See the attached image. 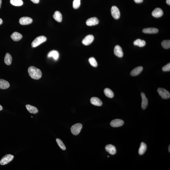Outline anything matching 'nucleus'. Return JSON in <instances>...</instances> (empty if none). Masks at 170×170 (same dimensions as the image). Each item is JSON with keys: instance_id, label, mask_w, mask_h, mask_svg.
<instances>
[{"instance_id": "1", "label": "nucleus", "mask_w": 170, "mask_h": 170, "mask_svg": "<svg viewBox=\"0 0 170 170\" xmlns=\"http://www.w3.org/2000/svg\"><path fill=\"white\" fill-rule=\"evenodd\" d=\"M28 72L31 77L35 80H38L42 76V73L41 70L34 66L29 67L28 68Z\"/></svg>"}, {"instance_id": "2", "label": "nucleus", "mask_w": 170, "mask_h": 170, "mask_svg": "<svg viewBox=\"0 0 170 170\" xmlns=\"http://www.w3.org/2000/svg\"><path fill=\"white\" fill-rule=\"evenodd\" d=\"M47 40V38L44 36H41L37 37L33 41L31 44V46L33 47H36L41 44L45 42Z\"/></svg>"}, {"instance_id": "3", "label": "nucleus", "mask_w": 170, "mask_h": 170, "mask_svg": "<svg viewBox=\"0 0 170 170\" xmlns=\"http://www.w3.org/2000/svg\"><path fill=\"white\" fill-rule=\"evenodd\" d=\"M82 127V125L81 123H76L72 126L71 129V131L73 135H77L80 133Z\"/></svg>"}, {"instance_id": "4", "label": "nucleus", "mask_w": 170, "mask_h": 170, "mask_svg": "<svg viewBox=\"0 0 170 170\" xmlns=\"http://www.w3.org/2000/svg\"><path fill=\"white\" fill-rule=\"evenodd\" d=\"M14 158V156L10 154H8L5 155L0 161V164L2 165L7 164L13 160Z\"/></svg>"}, {"instance_id": "5", "label": "nucleus", "mask_w": 170, "mask_h": 170, "mask_svg": "<svg viewBox=\"0 0 170 170\" xmlns=\"http://www.w3.org/2000/svg\"><path fill=\"white\" fill-rule=\"evenodd\" d=\"M157 92L159 95L163 99L169 98L170 97V94L168 91L165 89L162 88H158L157 89Z\"/></svg>"}, {"instance_id": "6", "label": "nucleus", "mask_w": 170, "mask_h": 170, "mask_svg": "<svg viewBox=\"0 0 170 170\" xmlns=\"http://www.w3.org/2000/svg\"><path fill=\"white\" fill-rule=\"evenodd\" d=\"M111 13L112 17L115 19H118L120 17V12L118 7L116 6H112L111 9Z\"/></svg>"}, {"instance_id": "7", "label": "nucleus", "mask_w": 170, "mask_h": 170, "mask_svg": "<svg viewBox=\"0 0 170 170\" xmlns=\"http://www.w3.org/2000/svg\"><path fill=\"white\" fill-rule=\"evenodd\" d=\"M33 20L31 18L28 17H24L20 18L19 23L22 25H27L31 24Z\"/></svg>"}, {"instance_id": "8", "label": "nucleus", "mask_w": 170, "mask_h": 170, "mask_svg": "<svg viewBox=\"0 0 170 170\" xmlns=\"http://www.w3.org/2000/svg\"><path fill=\"white\" fill-rule=\"evenodd\" d=\"M94 40V37L92 35L87 36L83 40L82 43L85 46H88L93 42Z\"/></svg>"}, {"instance_id": "9", "label": "nucleus", "mask_w": 170, "mask_h": 170, "mask_svg": "<svg viewBox=\"0 0 170 170\" xmlns=\"http://www.w3.org/2000/svg\"><path fill=\"white\" fill-rule=\"evenodd\" d=\"M99 23L98 19L96 17H93L89 18L87 20L86 22V25L88 26H92L97 25Z\"/></svg>"}, {"instance_id": "10", "label": "nucleus", "mask_w": 170, "mask_h": 170, "mask_svg": "<svg viewBox=\"0 0 170 170\" xmlns=\"http://www.w3.org/2000/svg\"><path fill=\"white\" fill-rule=\"evenodd\" d=\"M124 122L122 120L115 119L113 120L111 122L110 125L112 127H118L121 126L124 124Z\"/></svg>"}, {"instance_id": "11", "label": "nucleus", "mask_w": 170, "mask_h": 170, "mask_svg": "<svg viewBox=\"0 0 170 170\" xmlns=\"http://www.w3.org/2000/svg\"><path fill=\"white\" fill-rule=\"evenodd\" d=\"M163 11L161 9L157 8L155 9L152 12V15L155 18H158L162 17L163 15Z\"/></svg>"}, {"instance_id": "12", "label": "nucleus", "mask_w": 170, "mask_h": 170, "mask_svg": "<svg viewBox=\"0 0 170 170\" xmlns=\"http://www.w3.org/2000/svg\"><path fill=\"white\" fill-rule=\"evenodd\" d=\"M114 53L116 56L119 57H122L123 56V52L121 47L118 45H117L114 48Z\"/></svg>"}, {"instance_id": "13", "label": "nucleus", "mask_w": 170, "mask_h": 170, "mask_svg": "<svg viewBox=\"0 0 170 170\" xmlns=\"http://www.w3.org/2000/svg\"><path fill=\"white\" fill-rule=\"evenodd\" d=\"M105 149L107 152L113 155L115 154L116 152L115 147L114 145L111 144H108L105 146Z\"/></svg>"}, {"instance_id": "14", "label": "nucleus", "mask_w": 170, "mask_h": 170, "mask_svg": "<svg viewBox=\"0 0 170 170\" xmlns=\"http://www.w3.org/2000/svg\"><path fill=\"white\" fill-rule=\"evenodd\" d=\"M141 95L142 98L141 107L142 109H145L148 106V99L144 93H141Z\"/></svg>"}, {"instance_id": "15", "label": "nucleus", "mask_w": 170, "mask_h": 170, "mask_svg": "<svg viewBox=\"0 0 170 170\" xmlns=\"http://www.w3.org/2000/svg\"><path fill=\"white\" fill-rule=\"evenodd\" d=\"M90 101L92 104L95 106H101L102 105V101L98 98L96 97L91 98Z\"/></svg>"}, {"instance_id": "16", "label": "nucleus", "mask_w": 170, "mask_h": 170, "mask_svg": "<svg viewBox=\"0 0 170 170\" xmlns=\"http://www.w3.org/2000/svg\"><path fill=\"white\" fill-rule=\"evenodd\" d=\"M143 69V68L142 67H137L131 71L130 73V75L132 76H136L141 73Z\"/></svg>"}, {"instance_id": "17", "label": "nucleus", "mask_w": 170, "mask_h": 170, "mask_svg": "<svg viewBox=\"0 0 170 170\" xmlns=\"http://www.w3.org/2000/svg\"><path fill=\"white\" fill-rule=\"evenodd\" d=\"M47 57L49 58L53 57L55 60L57 61L59 58V54L58 51L55 50H53L49 53Z\"/></svg>"}, {"instance_id": "18", "label": "nucleus", "mask_w": 170, "mask_h": 170, "mask_svg": "<svg viewBox=\"0 0 170 170\" xmlns=\"http://www.w3.org/2000/svg\"><path fill=\"white\" fill-rule=\"evenodd\" d=\"M26 107L28 111L31 113L35 114L38 112V110L36 107H34L32 105L28 104L26 106Z\"/></svg>"}, {"instance_id": "19", "label": "nucleus", "mask_w": 170, "mask_h": 170, "mask_svg": "<svg viewBox=\"0 0 170 170\" xmlns=\"http://www.w3.org/2000/svg\"><path fill=\"white\" fill-rule=\"evenodd\" d=\"M11 37L14 41H18L22 38L23 36L19 33L15 32L11 35Z\"/></svg>"}, {"instance_id": "20", "label": "nucleus", "mask_w": 170, "mask_h": 170, "mask_svg": "<svg viewBox=\"0 0 170 170\" xmlns=\"http://www.w3.org/2000/svg\"><path fill=\"white\" fill-rule=\"evenodd\" d=\"M9 83L7 81L0 79V89L5 90L9 87Z\"/></svg>"}, {"instance_id": "21", "label": "nucleus", "mask_w": 170, "mask_h": 170, "mask_svg": "<svg viewBox=\"0 0 170 170\" xmlns=\"http://www.w3.org/2000/svg\"><path fill=\"white\" fill-rule=\"evenodd\" d=\"M158 31V29L155 28H146L143 30V32L145 34H156Z\"/></svg>"}, {"instance_id": "22", "label": "nucleus", "mask_w": 170, "mask_h": 170, "mask_svg": "<svg viewBox=\"0 0 170 170\" xmlns=\"http://www.w3.org/2000/svg\"><path fill=\"white\" fill-rule=\"evenodd\" d=\"M4 62L7 65H10L11 64L12 57L10 53H7L6 54L4 58Z\"/></svg>"}, {"instance_id": "23", "label": "nucleus", "mask_w": 170, "mask_h": 170, "mask_svg": "<svg viewBox=\"0 0 170 170\" xmlns=\"http://www.w3.org/2000/svg\"><path fill=\"white\" fill-rule=\"evenodd\" d=\"M147 149V146L145 143L142 142L140 144V148H139L138 153L139 155H143L144 154Z\"/></svg>"}, {"instance_id": "24", "label": "nucleus", "mask_w": 170, "mask_h": 170, "mask_svg": "<svg viewBox=\"0 0 170 170\" xmlns=\"http://www.w3.org/2000/svg\"><path fill=\"white\" fill-rule=\"evenodd\" d=\"M53 17L58 22H61L62 21V16L61 13L58 11L55 12L54 14L53 15Z\"/></svg>"}, {"instance_id": "25", "label": "nucleus", "mask_w": 170, "mask_h": 170, "mask_svg": "<svg viewBox=\"0 0 170 170\" xmlns=\"http://www.w3.org/2000/svg\"><path fill=\"white\" fill-rule=\"evenodd\" d=\"M134 44L135 46H138L140 47H143L146 45V43L144 40H141L140 39H138L134 41Z\"/></svg>"}, {"instance_id": "26", "label": "nucleus", "mask_w": 170, "mask_h": 170, "mask_svg": "<svg viewBox=\"0 0 170 170\" xmlns=\"http://www.w3.org/2000/svg\"><path fill=\"white\" fill-rule=\"evenodd\" d=\"M104 92L106 96L109 98H112L114 96L113 92L110 89L108 88L105 89Z\"/></svg>"}, {"instance_id": "27", "label": "nucleus", "mask_w": 170, "mask_h": 170, "mask_svg": "<svg viewBox=\"0 0 170 170\" xmlns=\"http://www.w3.org/2000/svg\"><path fill=\"white\" fill-rule=\"evenodd\" d=\"M10 3L11 4L15 6H20L23 4L22 0H10Z\"/></svg>"}, {"instance_id": "28", "label": "nucleus", "mask_w": 170, "mask_h": 170, "mask_svg": "<svg viewBox=\"0 0 170 170\" xmlns=\"http://www.w3.org/2000/svg\"><path fill=\"white\" fill-rule=\"evenodd\" d=\"M161 45L165 49H168L170 48V40H164L162 42Z\"/></svg>"}, {"instance_id": "29", "label": "nucleus", "mask_w": 170, "mask_h": 170, "mask_svg": "<svg viewBox=\"0 0 170 170\" xmlns=\"http://www.w3.org/2000/svg\"><path fill=\"white\" fill-rule=\"evenodd\" d=\"M56 141L58 144L59 146L63 150H65L66 149V147L65 145L63 143V142L60 139L58 138L56 139Z\"/></svg>"}, {"instance_id": "30", "label": "nucleus", "mask_w": 170, "mask_h": 170, "mask_svg": "<svg viewBox=\"0 0 170 170\" xmlns=\"http://www.w3.org/2000/svg\"><path fill=\"white\" fill-rule=\"evenodd\" d=\"M89 62L91 65L94 67H96L97 66L98 64L97 62L94 57H90L89 60Z\"/></svg>"}, {"instance_id": "31", "label": "nucleus", "mask_w": 170, "mask_h": 170, "mask_svg": "<svg viewBox=\"0 0 170 170\" xmlns=\"http://www.w3.org/2000/svg\"><path fill=\"white\" fill-rule=\"evenodd\" d=\"M80 0H74L73 2V8L77 9L80 7Z\"/></svg>"}, {"instance_id": "32", "label": "nucleus", "mask_w": 170, "mask_h": 170, "mask_svg": "<svg viewBox=\"0 0 170 170\" xmlns=\"http://www.w3.org/2000/svg\"><path fill=\"white\" fill-rule=\"evenodd\" d=\"M162 70L164 72L169 71H170V63L167 64L166 65L162 67Z\"/></svg>"}, {"instance_id": "33", "label": "nucleus", "mask_w": 170, "mask_h": 170, "mask_svg": "<svg viewBox=\"0 0 170 170\" xmlns=\"http://www.w3.org/2000/svg\"><path fill=\"white\" fill-rule=\"evenodd\" d=\"M134 1L136 3H141L143 2V0H134Z\"/></svg>"}, {"instance_id": "34", "label": "nucleus", "mask_w": 170, "mask_h": 170, "mask_svg": "<svg viewBox=\"0 0 170 170\" xmlns=\"http://www.w3.org/2000/svg\"><path fill=\"white\" fill-rule=\"evenodd\" d=\"M32 2L35 4L38 3L40 2V0H31Z\"/></svg>"}, {"instance_id": "35", "label": "nucleus", "mask_w": 170, "mask_h": 170, "mask_svg": "<svg viewBox=\"0 0 170 170\" xmlns=\"http://www.w3.org/2000/svg\"><path fill=\"white\" fill-rule=\"evenodd\" d=\"M166 3L167 4L170 5V0H166Z\"/></svg>"}, {"instance_id": "36", "label": "nucleus", "mask_w": 170, "mask_h": 170, "mask_svg": "<svg viewBox=\"0 0 170 170\" xmlns=\"http://www.w3.org/2000/svg\"><path fill=\"white\" fill-rule=\"evenodd\" d=\"M2 23H3V20L1 18H0V25L2 24Z\"/></svg>"}, {"instance_id": "37", "label": "nucleus", "mask_w": 170, "mask_h": 170, "mask_svg": "<svg viewBox=\"0 0 170 170\" xmlns=\"http://www.w3.org/2000/svg\"><path fill=\"white\" fill-rule=\"evenodd\" d=\"M3 109V107H2V105H0V111L2 110Z\"/></svg>"}, {"instance_id": "38", "label": "nucleus", "mask_w": 170, "mask_h": 170, "mask_svg": "<svg viewBox=\"0 0 170 170\" xmlns=\"http://www.w3.org/2000/svg\"><path fill=\"white\" fill-rule=\"evenodd\" d=\"M2 0H0V9L1 7V6H2Z\"/></svg>"}, {"instance_id": "39", "label": "nucleus", "mask_w": 170, "mask_h": 170, "mask_svg": "<svg viewBox=\"0 0 170 170\" xmlns=\"http://www.w3.org/2000/svg\"><path fill=\"white\" fill-rule=\"evenodd\" d=\"M170 145H169V146L168 147V151H169V152H170Z\"/></svg>"}, {"instance_id": "40", "label": "nucleus", "mask_w": 170, "mask_h": 170, "mask_svg": "<svg viewBox=\"0 0 170 170\" xmlns=\"http://www.w3.org/2000/svg\"><path fill=\"white\" fill-rule=\"evenodd\" d=\"M107 157H109V156H107Z\"/></svg>"}]
</instances>
